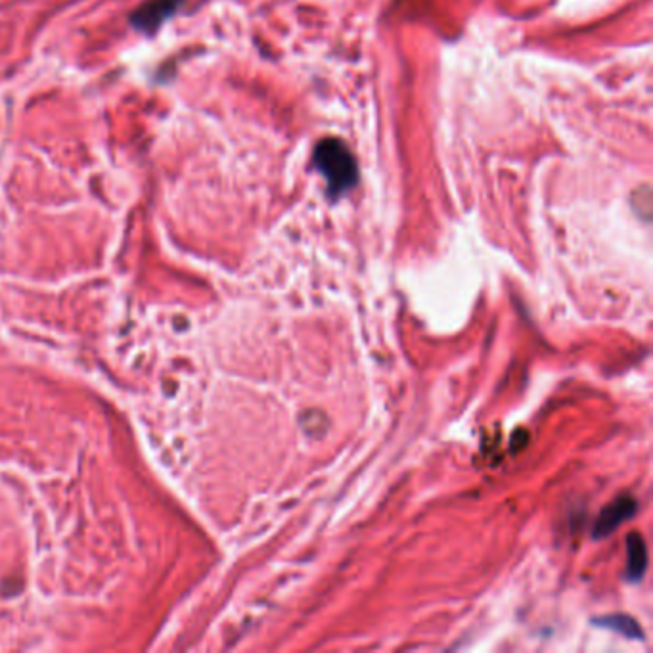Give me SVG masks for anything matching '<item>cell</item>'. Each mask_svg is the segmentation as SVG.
Instances as JSON below:
<instances>
[{"mask_svg": "<svg viewBox=\"0 0 653 653\" xmlns=\"http://www.w3.org/2000/svg\"><path fill=\"white\" fill-rule=\"evenodd\" d=\"M647 569V548L646 540L640 533H630L627 537V565L625 578L630 583H638Z\"/></svg>", "mask_w": 653, "mask_h": 653, "instance_id": "3", "label": "cell"}, {"mask_svg": "<svg viewBox=\"0 0 653 653\" xmlns=\"http://www.w3.org/2000/svg\"><path fill=\"white\" fill-rule=\"evenodd\" d=\"M314 163L328 182L330 196H343L358 180L356 161L349 148L337 138H326L314 150Z\"/></svg>", "mask_w": 653, "mask_h": 653, "instance_id": "1", "label": "cell"}, {"mask_svg": "<svg viewBox=\"0 0 653 653\" xmlns=\"http://www.w3.org/2000/svg\"><path fill=\"white\" fill-rule=\"evenodd\" d=\"M594 625L602 628H609L617 635H622L630 640H644V630L632 617L622 615V613H613V615H603L594 619Z\"/></svg>", "mask_w": 653, "mask_h": 653, "instance_id": "4", "label": "cell"}, {"mask_svg": "<svg viewBox=\"0 0 653 653\" xmlns=\"http://www.w3.org/2000/svg\"><path fill=\"white\" fill-rule=\"evenodd\" d=\"M638 512V502L632 496H619L613 502H609L608 506L602 507V512L598 514L594 527H592V537L594 539H605L609 534H613L625 521L632 520Z\"/></svg>", "mask_w": 653, "mask_h": 653, "instance_id": "2", "label": "cell"}]
</instances>
